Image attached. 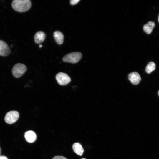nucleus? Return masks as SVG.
Returning a JSON list of instances; mask_svg holds the SVG:
<instances>
[{"label": "nucleus", "mask_w": 159, "mask_h": 159, "mask_svg": "<svg viewBox=\"0 0 159 159\" xmlns=\"http://www.w3.org/2000/svg\"><path fill=\"white\" fill-rule=\"evenodd\" d=\"M10 52V48L6 43L3 41L0 40V56H7Z\"/></svg>", "instance_id": "obj_6"}, {"label": "nucleus", "mask_w": 159, "mask_h": 159, "mask_svg": "<svg viewBox=\"0 0 159 159\" xmlns=\"http://www.w3.org/2000/svg\"><path fill=\"white\" fill-rule=\"evenodd\" d=\"M45 38V33L42 31H39L37 32L34 36V39L35 42L39 44L42 42Z\"/></svg>", "instance_id": "obj_9"}, {"label": "nucleus", "mask_w": 159, "mask_h": 159, "mask_svg": "<svg viewBox=\"0 0 159 159\" xmlns=\"http://www.w3.org/2000/svg\"><path fill=\"white\" fill-rule=\"evenodd\" d=\"M52 159H67L65 157L61 156H57L54 157Z\"/></svg>", "instance_id": "obj_15"}, {"label": "nucleus", "mask_w": 159, "mask_h": 159, "mask_svg": "<svg viewBox=\"0 0 159 159\" xmlns=\"http://www.w3.org/2000/svg\"><path fill=\"white\" fill-rule=\"evenodd\" d=\"M1 147H0V155H1Z\"/></svg>", "instance_id": "obj_17"}, {"label": "nucleus", "mask_w": 159, "mask_h": 159, "mask_svg": "<svg viewBox=\"0 0 159 159\" xmlns=\"http://www.w3.org/2000/svg\"><path fill=\"white\" fill-rule=\"evenodd\" d=\"M81 159H86L85 158H82Z\"/></svg>", "instance_id": "obj_21"}, {"label": "nucleus", "mask_w": 159, "mask_h": 159, "mask_svg": "<svg viewBox=\"0 0 159 159\" xmlns=\"http://www.w3.org/2000/svg\"><path fill=\"white\" fill-rule=\"evenodd\" d=\"M155 69V64L152 62H150L147 65L145 68L146 72L148 73H151Z\"/></svg>", "instance_id": "obj_13"}, {"label": "nucleus", "mask_w": 159, "mask_h": 159, "mask_svg": "<svg viewBox=\"0 0 159 159\" xmlns=\"http://www.w3.org/2000/svg\"><path fill=\"white\" fill-rule=\"evenodd\" d=\"M39 48H41L42 47V46L41 44L39 45Z\"/></svg>", "instance_id": "obj_18"}, {"label": "nucleus", "mask_w": 159, "mask_h": 159, "mask_svg": "<svg viewBox=\"0 0 159 159\" xmlns=\"http://www.w3.org/2000/svg\"><path fill=\"white\" fill-rule=\"evenodd\" d=\"M158 21L159 22V15L158 17Z\"/></svg>", "instance_id": "obj_20"}, {"label": "nucleus", "mask_w": 159, "mask_h": 159, "mask_svg": "<svg viewBox=\"0 0 159 159\" xmlns=\"http://www.w3.org/2000/svg\"><path fill=\"white\" fill-rule=\"evenodd\" d=\"M27 69L26 66L22 63H18L15 64L12 69V73L15 77L18 78L22 76Z\"/></svg>", "instance_id": "obj_3"}, {"label": "nucleus", "mask_w": 159, "mask_h": 159, "mask_svg": "<svg viewBox=\"0 0 159 159\" xmlns=\"http://www.w3.org/2000/svg\"><path fill=\"white\" fill-rule=\"evenodd\" d=\"M80 1V0H71L70 1V3L72 5H74Z\"/></svg>", "instance_id": "obj_14"}, {"label": "nucleus", "mask_w": 159, "mask_h": 159, "mask_svg": "<svg viewBox=\"0 0 159 159\" xmlns=\"http://www.w3.org/2000/svg\"><path fill=\"white\" fill-rule=\"evenodd\" d=\"M82 57L81 53L79 52H72L67 54L63 58V62L72 63L78 62Z\"/></svg>", "instance_id": "obj_2"}, {"label": "nucleus", "mask_w": 159, "mask_h": 159, "mask_svg": "<svg viewBox=\"0 0 159 159\" xmlns=\"http://www.w3.org/2000/svg\"><path fill=\"white\" fill-rule=\"evenodd\" d=\"M11 6L15 11L23 12L30 9L31 3L29 0H14L12 2Z\"/></svg>", "instance_id": "obj_1"}, {"label": "nucleus", "mask_w": 159, "mask_h": 159, "mask_svg": "<svg viewBox=\"0 0 159 159\" xmlns=\"http://www.w3.org/2000/svg\"><path fill=\"white\" fill-rule=\"evenodd\" d=\"M56 79L57 83L61 85H65L71 81L70 77L67 74L60 72L57 74Z\"/></svg>", "instance_id": "obj_5"}, {"label": "nucleus", "mask_w": 159, "mask_h": 159, "mask_svg": "<svg viewBox=\"0 0 159 159\" xmlns=\"http://www.w3.org/2000/svg\"><path fill=\"white\" fill-rule=\"evenodd\" d=\"M128 78L131 83L134 85L138 84L141 80L140 75L136 72L130 73L128 75Z\"/></svg>", "instance_id": "obj_7"}, {"label": "nucleus", "mask_w": 159, "mask_h": 159, "mask_svg": "<svg viewBox=\"0 0 159 159\" xmlns=\"http://www.w3.org/2000/svg\"><path fill=\"white\" fill-rule=\"evenodd\" d=\"M0 159H8V158L5 156L0 155Z\"/></svg>", "instance_id": "obj_16"}, {"label": "nucleus", "mask_w": 159, "mask_h": 159, "mask_svg": "<svg viewBox=\"0 0 159 159\" xmlns=\"http://www.w3.org/2000/svg\"><path fill=\"white\" fill-rule=\"evenodd\" d=\"M19 114L16 111H11L7 112L4 117V120L6 123L12 124L18 120Z\"/></svg>", "instance_id": "obj_4"}, {"label": "nucleus", "mask_w": 159, "mask_h": 159, "mask_svg": "<svg viewBox=\"0 0 159 159\" xmlns=\"http://www.w3.org/2000/svg\"><path fill=\"white\" fill-rule=\"evenodd\" d=\"M72 148L76 154L80 156L82 155L84 152V149L80 143H74L73 145Z\"/></svg>", "instance_id": "obj_11"}, {"label": "nucleus", "mask_w": 159, "mask_h": 159, "mask_svg": "<svg viewBox=\"0 0 159 159\" xmlns=\"http://www.w3.org/2000/svg\"><path fill=\"white\" fill-rule=\"evenodd\" d=\"M54 37L57 43L61 44L63 42L64 37L63 34L59 31H56L54 33Z\"/></svg>", "instance_id": "obj_10"}, {"label": "nucleus", "mask_w": 159, "mask_h": 159, "mask_svg": "<svg viewBox=\"0 0 159 159\" xmlns=\"http://www.w3.org/2000/svg\"><path fill=\"white\" fill-rule=\"evenodd\" d=\"M155 26V24L153 22L149 21L144 25L143 29L147 34H149L151 33Z\"/></svg>", "instance_id": "obj_12"}, {"label": "nucleus", "mask_w": 159, "mask_h": 159, "mask_svg": "<svg viewBox=\"0 0 159 159\" xmlns=\"http://www.w3.org/2000/svg\"><path fill=\"white\" fill-rule=\"evenodd\" d=\"M158 96H159V90L158 91Z\"/></svg>", "instance_id": "obj_19"}, {"label": "nucleus", "mask_w": 159, "mask_h": 159, "mask_svg": "<svg viewBox=\"0 0 159 159\" xmlns=\"http://www.w3.org/2000/svg\"><path fill=\"white\" fill-rule=\"evenodd\" d=\"M24 136L26 140L29 143L34 142L37 139L36 135L34 131L31 130L25 132L24 134Z\"/></svg>", "instance_id": "obj_8"}]
</instances>
